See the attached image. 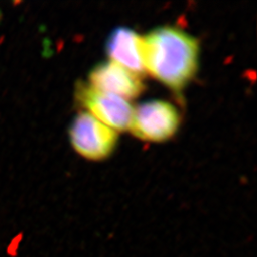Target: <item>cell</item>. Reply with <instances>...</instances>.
I'll list each match as a JSON object with an SVG mask.
<instances>
[{"label": "cell", "mask_w": 257, "mask_h": 257, "mask_svg": "<svg viewBox=\"0 0 257 257\" xmlns=\"http://www.w3.org/2000/svg\"><path fill=\"white\" fill-rule=\"evenodd\" d=\"M76 95L88 113L104 125L115 132L130 128L134 109L127 100L97 91L90 85H80Z\"/></svg>", "instance_id": "4"}, {"label": "cell", "mask_w": 257, "mask_h": 257, "mask_svg": "<svg viewBox=\"0 0 257 257\" xmlns=\"http://www.w3.org/2000/svg\"><path fill=\"white\" fill-rule=\"evenodd\" d=\"M106 49L110 61L139 76L145 73L141 54V37L135 31L125 27L114 30L108 38Z\"/></svg>", "instance_id": "6"}, {"label": "cell", "mask_w": 257, "mask_h": 257, "mask_svg": "<svg viewBox=\"0 0 257 257\" xmlns=\"http://www.w3.org/2000/svg\"><path fill=\"white\" fill-rule=\"evenodd\" d=\"M71 143L80 156L101 160L110 156L117 143V132L88 112H80L70 128Z\"/></svg>", "instance_id": "3"}, {"label": "cell", "mask_w": 257, "mask_h": 257, "mask_svg": "<svg viewBox=\"0 0 257 257\" xmlns=\"http://www.w3.org/2000/svg\"><path fill=\"white\" fill-rule=\"evenodd\" d=\"M141 54L145 72L178 92L196 73L199 44L182 30L165 26L141 37Z\"/></svg>", "instance_id": "1"}, {"label": "cell", "mask_w": 257, "mask_h": 257, "mask_svg": "<svg viewBox=\"0 0 257 257\" xmlns=\"http://www.w3.org/2000/svg\"><path fill=\"white\" fill-rule=\"evenodd\" d=\"M90 82L93 89L125 100L138 97L143 91L141 76L112 61L100 63L92 69Z\"/></svg>", "instance_id": "5"}, {"label": "cell", "mask_w": 257, "mask_h": 257, "mask_svg": "<svg viewBox=\"0 0 257 257\" xmlns=\"http://www.w3.org/2000/svg\"><path fill=\"white\" fill-rule=\"evenodd\" d=\"M180 124V114L175 106L163 100H151L134 110L130 130L137 138L161 142L172 138Z\"/></svg>", "instance_id": "2"}]
</instances>
